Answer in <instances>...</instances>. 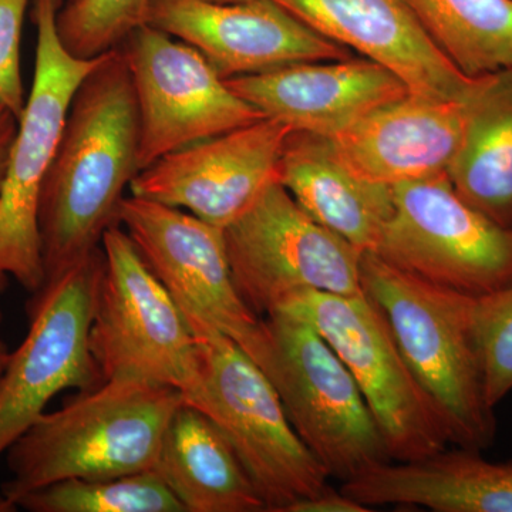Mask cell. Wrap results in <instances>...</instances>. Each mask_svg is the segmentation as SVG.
<instances>
[{"mask_svg":"<svg viewBox=\"0 0 512 512\" xmlns=\"http://www.w3.org/2000/svg\"><path fill=\"white\" fill-rule=\"evenodd\" d=\"M63 0H33L37 32L35 79L19 120L0 190V292L9 279L36 295L45 286L39 207L70 103L84 77L103 59L64 49L56 16Z\"/></svg>","mask_w":512,"mask_h":512,"instance_id":"obj_6","label":"cell"},{"mask_svg":"<svg viewBox=\"0 0 512 512\" xmlns=\"http://www.w3.org/2000/svg\"><path fill=\"white\" fill-rule=\"evenodd\" d=\"M421 28L461 73L512 67V0H407Z\"/></svg>","mask_w":512,"mask_h":512,"instance_id":"obj_23","label":"cell"},{"mask_svg":"<svg viewBox=\"0 0 512 512\" xmlns=\"http://www.w3.org/2000/svg\"><path fill=\"white\" fill-rule=\"evenodd\" d=\"M18 128V117L8 107L0 104V190H2L3 180H5L10 150H12L13 143H15Z\"/></svg>","mask_w":512,"mask_h":512,"instance_id":"obj_29","label":"cell"},{"mask_svg":"<svg viewBox=\"0 0 512 512\" xmlns=\"http://www.w3.org/2000/svg\"><path fill=\"white\" fill-rule=\"evenodd\" d=\"M360 271L363 295L386 320L407 365L439 407L451 446L490 447L497 421L485 397L477 298L431 284L375 252L363 254Z\"/></svg>","mask_w":512,"mask_h":512,"instance_id":"obj_3","label":"cell"},{"mask_svg":"<svg viewBox=\"0 0 512 512\" xmlns=\"http://www.w3.org/2000/svg\"><path fill=\"white\" fill-rule=\"evenodd\" d=\"M365 505L357 503L342 490L336 491L329 487L318 495L299 501L289 508L288 512H369Z\"/></svg>","mask_w":512,"mask_h":512,"instance_id":"obj_28","label":"cell"},{"mask_svg":"<svg viewBox=\"0 0 512 512\" xmlns=\"http://www.w3.org/2000/svg\"><path fill=\"white\" fill-rule=\"evenodd\" d=\"M225 82L266 117L293 131L328 138L410 94L403 80L382 64L355 56L289 64Z\"/></svg>","mask_w":512,"mask_h":512,"instance_id":"obj_17","label":"cell"},{"mask_svg":"<svg viewBox=\"0 0 512 512\" xmlns=\"http://www.w3.org/2000/svg\"><path fill=\"white\" fill-rule=\"evenodd\" d=\"M140 116L119 47L74 93L39 207L45 286L66 274L120 224L124 191L136 175ZM43 286V288H45Z\"/></svg>","mask_w":512,"mask_h":512,"instance_id":"obj_1","label":"cell"},{"mask_svg":"<svg viewBox=\"0 0 512 512\" xmlns=\"http://www.w3.org/2000/svg\"><path fill=\"white\" fill-rule=\"evenodd\" d=\"M224 237L239 296L258 318L296 293H363L365 252L313 220L279 181L224 229Z\"/></svg>","mask_w":512,"mask_h":512,"instance_id":"obj_9","label":"cell"},{"mask_svg":"<svg viewBox=\"0 0 512 512\" xmlns=\"http://www.w3.org/2000/svg\"><path fill=\"white\" fill-rule=\"evenodd\" d=\"M101 248L104 271L89 333L101 380H143L184 394L198 372L187 319L120 224L104 232Z\"/></svg>","mask_w":512,"mask_h":512,"instance_id":"obj_8","label":"cell"},{"mask_svg":"<svg viewBox=\"0 0 512 512\" xmlns=\"http://www.w3.org/2000/svg\"><path fill=\"white\" fill-rule=\"evenodd\" d=\"M119 222L185 319L217 329L256 362L264 325L239 296L224 229L133 195L121 202Z\"/></svg>","mask_w":512,"mask_h":512,"instance_id":"obj_13","label":"cell"},{"mask_svg":"<svg viewBox=\"0 0 512 512\" xmlns=\"http://www.w3.org/2000/svg\"><path fill=\"white\" fill-rule=\"evenodd\" d=\"M154 471L185 512H266L225 434L191 404L171 417Z\"/></svg>","mask_w":512,"mask_h":512,"instance_id":"obj_21","label":"cell"},{"mask_svg":"<svg viewBox=\"0 0 512 512\" xmlns=\"http://www.w3.org/2000/svg\"><path fill=\"white\" fill-rule=\"evenodd\" d=\"M466 104V133L448 178L458 197L512 228V67L478 76Z\"/></svg>","mask_w":512,"mask_h":512,"instance_id":"obj_22","label":"cell"},{"mask_svg":"<svg viewBox=\"0 0 512 512\" xmlns=\"http://www.w3.org/2000/svg\"><path fill=\"white\" fill-rule=\"evenodd\" d=\"M140 116V171L161 157L264 119L194 47L144 25L119 46Z\"/></svg>","mask_w":512,"mask_h":512,"instance_id":"obj_12","label":"cell"},{"mask_svg":"<svg viewBox=\"0 0 512 512\" xmlns=\"http://www.w3.org/2000/svg\"><path fill=\"white\" fill-rule=\"evenodd\" d=\"M292 128L264 117L161 157L136 175L133 197L190 212L225 229L278 180Z\"/></svg>","mask_w":512,"mask_h":512,"instance_id":"obj_14","label":"cell"},{"mask_svg":"<svg viewBox=\"0 0 512 512\" xmlns=\"http://www.w3.org/2000/svg\"><path fill=\"white\" fill-rule=\"evenodd\" d=\"M205 2H214V3H238V2H247V0H205Z\"/></svg>","mask_w":512,"mask_h":512,"instance_id":"obj_33","label":"cell"},{"mask_svg":"<svg viewBox=\"0 0 512 512\" xmlns=\"http://www.w3.org/2000/svg\"><path fill=\"white\" fill-rule=\"evenodd\" d=\"M256 365L286 417L330 478L346 483L392 463L375 417L348 366L311 323L284 311L262 318Z\"/></svg>","mask_w":512,"mask_h":512,"instance_id":"obj_5","label":"cell"},{"mask_svg":"<svg viewBox=\"0 0 512 512\" xmlns=\"http://www.w3.org/2000/svg\"><path fill=\"white\" fill-rule=\"evenodd\" d=\"M33 0H0V104L20 120L26 107L20 67L23 23Z\"/></svg>","mask_w":512,"mask_h":512,"instance_id":"obj_27","label":"cell"},{"mask_svg":"<svg viewBox=\"0 0 512 512\" xmlns=\"http://www.w3.org/2000/svg\"><path fill=\"white\" fill-rule=\"evenodd\" d=\"M148 25L197 49L224 80L353 56L275 0H154Z\"/></svg>","mask_w":512,"mask_h":512,"instance_id":"obj_15","label":"cell"},{"mask_svg":"<svg viewBox=\"0 0 512 512\" xmlns=\"http://www.w3.org/2000/svg\"><path fill=\"white\" fill-rule=\"evenodd\" d=\"M184 403L174 387L103 380L43 414L6 451L10 477L0 491L16 504L25 494L70 478L154 470L168 423Z\"/></svg>","mask_w":512,"mask_h":512,"instance_id":"obj_2","label":"cell"},{"mask_svg":"<svg viewBox=\"0 0 512 512\" xmlns=\"http://www.w3.org/2000/svg\"><path fill=\"white\" fill-rule=\"evenodd\" d=\"M18 510L19 508L16 507V504L0 491V512H15Z\"/></svg>","mask_w":512,"mask_h":512,"instance_id":"obj_30","label":"cell"},{"mask_svg":"<svg viewBox=\"0 0 512 512\" xmlns=\"http://www.w3.org/2000/svg\"><path fill=\"white\" fill-rule=\"evenodd\" d=\"M154 0H67L56 16L64 49L94 59L117 49L130 33L148 25Z\"/></svg>","mask_w":512,"mask_h":512,"instance_id":"obj_25","label":"cell"},{"mask_svg":"<svg viewBox=\"0 0 512 512\" xmlns=\"http://www.w3.org/2000/svg\"><path fill=\"white\" fill-rule=\"evenodd\" d=\"M320 35L399 76L412 96L466 101L477 77L461 73L421 28L407 0H275Z\"/></svg>","mask_w":512,"mask_h":512,"instance_id":"obj_16","label":"cell"},{"mask_svg":"<svg viewBox=\"0 0 512 512\" xmlns=\"http://www.w3.org/2000/svg\"><path fill=\"white\" fill-rule=\"evenodd\" d=\"M393 195L380 258L471 298L512 285V228L461 200L448 174L394 185Z\"/></svg>","mask_w":512,"mask_h":512,"instance_id":"obj_10","label":"cell"},{"mask_svg":"<svg viewBox=\"0 0 512 512\" xmlns=\"http://www.w3.org/2000/svg\"><path fill=\"white\" fill-rule=\"evenodd\" d=\"M3 315L0 311V330H2ZM8 346H6L5 340L2 339V333H0V353H8Z\"/></svg>","mask_w":512,"mask_h":512,"instance_id":"obj_31","label":"cell"},{"mask_svg":"<svg viewBox=\"0 0 512 512\" xmlns=\"http://www.w3.org/2000/svg\"><path fill=\"white\" fill-rule=\"evenodd\" d=\"M103 271L100 245L33 295L28 335L9 353L0 375V457L46 413L57 394L84 392L103 382L89 346Z\"/></svg>","mask_w":512,"mask_h":512,"instance_id":"obj_11","label":"cell"},{"mask_svg":"<svg viewBox=\"0 0 512 512\" xmlns=\"http://www.w3.org/2000/svg\"><path fill=\"white\" fill-rule=\"evenodd\" d=\"M464 101L409 96L330 138L356 177L394 185L447 174L466 133Z\"/></svg>","mask_w":512,"mask_h":512,"instance_id":"obj_18","label":"cell"},{"mask_svg":"<svg viewBox=\"0 0 512 512\" xmlns=\"http://www.w3.org/2000/svg\"><path fill=\"white\" fill-rule=\"evenodd\" d=\"M30 512H185L154 470L97 480L70 478L16 501Z\"/></svg>","mask_w":512,"mask_h":512,"instance_id":"obj_24","label":"cell"},{"mask_svg":"<svg viewBox=\"0 0 512 512\" xmlns=\"http://www.w3.org/2000/svg\"><path fill=\"white\" fill-rule=\"evenodd\" d=\"M476 329L485 397L495 409L512 392V285L477 298Z\"/></svg>","mask_w":512,"mask_h":512,"instance_id":"obj_26","label":"cell"},{"mask_svg":"<svg viewBox=\"0 0 512 512\" xmlns=\"http://www.w3.org/2000/svg\"><path fill=\"white\" fill-rule=\"evenodd\" d=\"M346 495L376 507L436 512H512V461H490L471 448H444L407 463L382 464L342 483Z\"/></svg>","mask_w":512,"mask_h":512,"instance_id":"obj_19","label":"cell"},{"mask_svg":"<svg viewBox=\"0 0 512 512\" xmlns=\"http://www.w3.org/2000/svg\"><path fill=\"white\" fill-rule=\"evenodd\" d=\"M9 353H0V375H2L3 369H5L6 362H8Z\"/></svg>","mask_w":512,"mask_h":512,"instance_id":"obj_32","label":"cell"},{"mask_svg":"<svg viewBox=\"0 0 512 512\" xmlns=\"http://www.w3.org/2000/svg\"><path fill=\"white\" fill-rule=\"evenodd\" d=\"M275 311L311 323L336 350L365 397L393 461L421 460L451 446L439 407L407 365L386 320L363 293H296Z\"/></svg>","mask_w":512,"mask_h":512,"instance_id":"obj_7","label":"cell"},{"mask_svg":"<svg viewBox=\"0 0 512 512\" xmlns=\"http://www.w3.org/2000/svg\"><path fill=\"white\" fill-rule=\"evenodd\" d=\"M279 183L313 220L362 252H375L394 214L393 187L356 177L328 137L292 131Z\"/></svg>","mask_w":512,"mask_h":512,"instance_id":"obj_20","label":"cell"},{"mask_svg":"<svg viewBox=\"0 0 512 512\" xmlns=\"http://www.w3.org/2000/svg\"><path fill=\"white\" fill-rule=\"evenodd\" d=\"M197 340L198 372L184 393L225 434L266 512L329 487V474L293 430L274 384L237 343L202 322L187 320Z\"/></svg>","mask_w":512,"mask_h":512,"instance_id":"obj_4","label":"cell"}]
</instances>
